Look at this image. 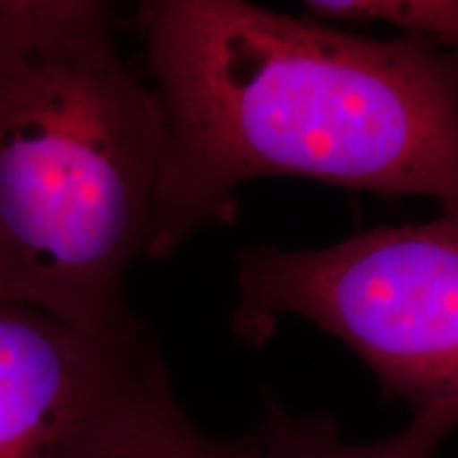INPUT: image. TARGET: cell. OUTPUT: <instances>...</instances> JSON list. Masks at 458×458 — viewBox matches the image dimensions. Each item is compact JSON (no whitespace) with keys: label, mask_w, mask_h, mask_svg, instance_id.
Segmentation results:
<instances>
[{"label":"cell","mask_w":458,"mask_h":458,"mask_svg":"<svg viewBox=\"0 0 458 458\" xmlns=\"http://www.w3.org/2000/svg\"><path fill=\"white\" fill-rule=\"evenodd\" d=\"M105 458H263L255 433L225 439L204 433L172 393L168 371L142 393Z\"/></svg>","instance_id":"8992f818"},{"label":"cell","mask_w":458,"mask_h":458,"mask_svg":"<svg viewBox=\"0 0 458 458\" xmlns=\"http://www.w3.org/2000/svg\"><path fill=\"white\" fill-rule=\"evenodd\" d=\"M131 26L164 117L147 259L232 223L266 176L458 208V49L244 0H147Z\"/></svg>","instance_id":"6da1fadb"},{"label":"cell","mask_w":458,"mask_h":458,"mask_svg":"<svg viewBox=\"0 0 458 458\" xmlns=\"http://www.w3.org/2000/svg\"><path fill=\"white\" fill-rule=\"evenodd\" d=\"M308 17L331 26L386 24L399 37L458 49V0H317Z\"/></svg>","instance_id":"52a82bcc"},{"label":"cell","mask_w":458,"mask_h":458,"mask_svg":"<svg viewBox=\"0 0 458 458\" xmlns=\"http://www.w3.org/2000/svg\"><path fill=\"white\" fill-rule=\"evenodd\" d=\"M458 427V410L414 411L410 425L374 444H351L329 416H300L267 399L257 431L263 458H435Z\"/></svg>","instance_id":"5b68a950"},{"label":"cell","mask_w":458,"mask_h":458,"mask_svg":"<svg viewBox=\"0 0 458 458\" xmlns=\"http://www.w3.org/2000/svg\"><path fill=\"white\" fill-rule=\"evenodd\" d=\"M162 371L139 320L98 334L0 301V458H102Z\"/></svg>","instance_id":"277c9868"},{"label":"cell","mask_w":458,"mask_h":458,"mask_svg":"<svg viewBox=\"0 0 458 458\" xmlns=\"http://www.w3.org/2000/svg\"><path fill=\"white\" fill-rule=\"evenodd\" d=\"M164 117L117 43L111 4L0 0V301L88 331L134 323Z\"/></svg>","instance_id":"7a4b0ae2"},{"label":"cell","mask_w":458,"mask_h":458,"mask_svg":"<svg viewBox=\"0 0 458 458\" xmlns=\"http://www.w3.org/2000/svg\"><path fill=\"white\" fill-rule=\"evenodd\" d=\"M284 317L346 344L386 399L458 410V208L325 249L246 250L233 334L263 346Z\"/></svg>","instance_id":"3957f363"}]
</instances>
